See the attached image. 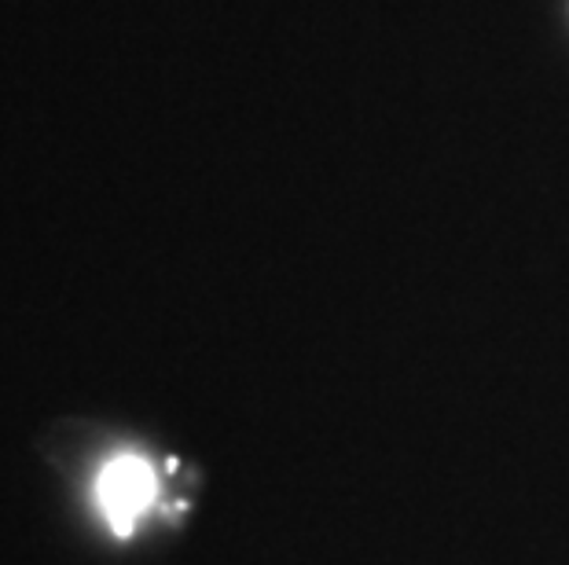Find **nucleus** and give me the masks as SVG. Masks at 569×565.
I'll return each mask as SVG.
<instances>
[{
    "mask_svg": "<svg viewBox=\"0 0 569 565\" xmlns=\"http://www.w3.org/2000/svg\"><path fill=\"white\" fill-rule=\"evenodd\" d=\"M154 496H159V477L143 455H114L96 481V500L118 536H129L137 528L140 514L151 507Z\"/></svg>",
    "mask_w": 569,
    "mask_h": 565,
    "instance_id": "f257e3e1",
    "label": "nucleus"
}]
</instances>
